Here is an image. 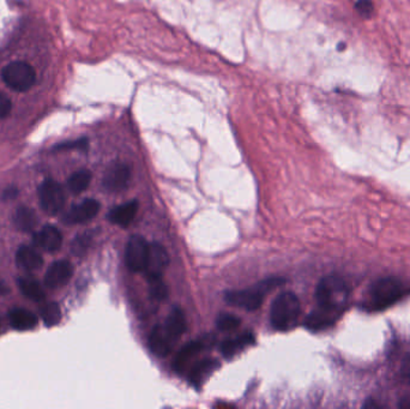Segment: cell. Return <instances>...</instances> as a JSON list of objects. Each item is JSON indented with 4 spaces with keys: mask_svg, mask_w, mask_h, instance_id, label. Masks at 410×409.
I'll return each mask as SVG.
<instances>
[{
    "mask_svg": "<svg viewBox=\"0 0 410 409\" xmlns=\"http://www.w3.org/2000/svg\"><path fill=\"white\" fill-rule=\"evenodd\" d=\"M137 211H139V202L131 200L113 208L108 214V220L121 227H127L130 223L134 221Z\"/></svg>",
    "mask_w": 410,
    "mask_h": 409,
    "instance_id": "16",
    "label": "cell"
},
{
    "mask_svg": "<svg viewBox=\"0 0 410 409\" xmlns=\"http://www.w3.org/2000/svg\"><path fill=\"white\" fill-rule=\"evenodd\" d=\"M149 243L143 236H132L125 250L126 266L131 272H143L147 264Z\"/></svg>",
    "mask_w": 410,
    "mask_h": 409,
    "instance_id": "7",
    "label": "cell"
},
{
    "mask_svg": "<svg viewBox=\"0 0 410 409\" xmlns=\"http://www.w3.org/2000/svg\"><path fill=\"white\" fill-rule=\"evenodd\" d=\"M301 304L294 293L285 292L277 295L271 305V325L278 331L294 329L299 322Z\"/></svg>",
    "mask_w": 410,
    "mask_h": 409,
    "instance_id": "3",
    "label": "cell"
},
{
    "mask_svg": "<svg viewBox=\"0 0 410 409\" xmlns=\"http://www.w3.org/2000/svg\"><path fill=\"white\" fill-rule=\"evenodd\" d=\"M208 346V341L206 340H197V341H191L188 343L186 346H184L180 351H179L178 356H175V360L173 363V369L175 372L181 374L184 369H186V365L197 356L199 354L205 347Z\"/></svg>",
    "mask_w": 410,
    "mask_h": 409,
    "instance_id": "15",
    "label": "cell"
},
{
    "mask_svg": "<svg viewBox=\"0 0 410 409\" xmlns=\"http://www.w3.org/2000/svg\"><path fill=\"white\" fill-rule=\"evenodd\" d=\"M398 406L402 407V408H410V397H404V399H402V401Z\"/></svg>",
    "mask_w": 410,
    "mask_h": 409,
    "instance_id": "34",
    "label": "cell"
},
{
    "mask_svg": "<svg viewBox=\"0 0 410 409\" xmlns=\"http://www.w3.org/2000/svg\"><path fill=\"white\" fill-rule=\"evenodd\" d=\"M98 211H100V203L96 200L89 198L73 205L71 209L64 215L63 221L66 225L88 223L98 215Z\"/></svg>",
    "mask_w": 410,
    "mask_h": 409,
    "instance_id": "10",
    "label": "cell"
},
{
    "mask_svg": "<svg viewBox=\"0 0 410 409\" xmlns=\"http://www.w3.org/2000/svg\"><path fill=\"white\" fill-rule=\"evenodd\" d=\"M10 324L14 329L19 331L32 330L37 325V317L32 311L26 308H12L9 312Z\"/></svg>",
    "mask_w": 410,
    "mask_h": 409,
    "instance_id": "18",
    "label": "cell"
},
{
    "mask_svg": "<svg viewBox=\"0 0 410 409\" xmlns=\"http://www.w3.org/2000/svg\"><path fill=\"white\" fill-rule=\"evenodd\" d=\"M216 324H217V328H219L220 330H222V331H232V330L238 329V328L240 327L241 320L240 318L235 316V315L221 313V315L217 317Z\"/></svg>",
    "mask_w": 410,
    "mask_h": 409,
    "instance_id": "26",
    "label": "cell"
},
{
    "mask_svg": "<svg viewBox=\"0 0 410 409\" xmlns=\"http://www.w3.org/2000/svg\"><path fill=\"white\" fill-rule=\"evenodd\" d=\"M90 241H91V236L88 234V233H84L82 236H77L71 245L72 252L77 254V256L84 254L85 251L90 246Z\"/></svg>",
    "mask_w": 410,
    "mask_h": 409,
    "instance_id": "28",
    "label": "cell"
},
{
    "mask_svg": "<svg viewBox=\"0 0 410 409\" xmlns=\"http://www.w3.org/2000/svg\"><path fill=\"white\" fill-rule=\"evenodd\" d=\"M406 293L404 285L396 277H383L371 286L366 299L365 310L367 311H383L393 304L400 302Z\"/></svg>",
    "mask_w": 410,
    "mask_h": 409,
    "instance_id": "2",
    "label": "cell"
},
{
    "mask_svg": "<svg viewBox=\"0 0 410 409\" xmlns=\"http://www.w3.org/2000/svg\"><path fill=\"white\" fill-rule=\"evenodd\" d=\"M1 78L11 89L24 93L35 85L36 72L28 62H12L3 67Z\"/></svg>",
    "mask_w": 410,
    "mask_h": 409,
    "instance_id": "5",
    "label": "cell"
},
{
    "mask_svg": "<svg viewBox=\"0 0 410 409\" xmlns=\"http://www.w3.org/2000/svg\"><path fill=\"white\" fill-rule=\"evenodd\" d=\"M39 200L42 210L48 215H57L65 205V192L60 184L47 179L39 187Z\"/></svg>",
    "mask_w": 410,
    "mask_h": 409,
    "instance_id": "6",
    "label": "cell"
},
{
    "mask_svg": "<svg viewBox=\"0 0 410 409\" xmlns=\"http://www.w3.org/2000/svg\"><path fill=\"white\" fill-rule=\"evenodd\" d=\"M254 343V335L252 333H245L239 335L237 338H228L223 341L221 345V351L226 358H233L237 356L238 353L244 351L246 347H249Z\"/></svg>",
    "mask_w": 410,
    "mask_h": 409,
    "instance_id": "19",
    "label": "cell"
},
{
    "mask_svg": "<svg viewBox=\"0 0 410 409\" xmlns=\"http://www.w3.org/2000/svg\"><path fill=\"white\" fill-rule=\"evenodd\" d=\"M166 325L173 331L178 338H181L184 331L186 329V320L184 312L179 307H174L170 311V316L166 320Z\"/></svg>",
    "mask_w": 410,
    "mask_h": 409,
    "instance_id": "24",
    "label": "cell"
},
{
    "mask_svg": "<svg viewBox=\"0 0 410 409\" xmlns=\"http://www.w3.org/2000/svg\"><path fill=\"white\" fill-rule=\"evenodd\" d=\"M178 336L165 324L157 325L149 336V347L157 356H166L173 351Z\"/></svg>",
    "mask_w": 410,
    "mask_h": 409,
    "instance_id": "8",
    "label": "cell"
},
{
    "mask_svg": "<svg viewBox=\"0 0 410 409\" xmlns=\"http://www.w3.org/2000/svg\"><path fill=\"white\" fill-rule=\"evenodd\" d=\"M281 279H269L260 282L252 288L239 289V290H229L224 294V299L229 305L240 307L247 311L258 310L262 306L264 298L269 290L281 285Z\"/></svg>",
    "mask_w": 410,
    "mask_h": 409,
    "instance_id": "4",
    "label": "cell"
},
{
    "mask_svg": "<svg viewBox=\"0 0 410 409\" xmlns=\"http://www.w3.org/2000/svg\"><path fill=\"white\" fill-rule=\"evenodd\" d=\"M40 315L46 327L58 325L62 320V310L57 303L45 304L44 306H41Z\"/></svg>",
    "mask_w": 410,
    "mask_h": 409,
    "instance_id": "25",
    "label": "cell"
},
{
    "mask_svg": "<svg viewBox=\"0 0 410 409\" xmlns=\"http://www.w3.org/2000/svg\"><path fill=\"white\" fill-rule=\"evenodd\" d=\"M364 407H366V408H370V407H380V405H377L373 400H368L366 402L365 405H364Z\"/></svg>",
    "mask_w": 410,
    "mask_h": 409,
    "instance_id": "36",
    "label": "cell"
},
{
    "mask_svg": "<svg viewBox=\"0 0 410 409\" xmlns=\"http://www.w3.org/2000/svg\"><path fill=\"white\" fill-rule=\"evenodd\" d=\"M91 182V173L88 169H80L72 174L71 177L67 180V186L70 189L72 193H82L89 186Z\"/></svg>",
    "mask_w": 410,
    "mask_h": 409,
    "instance_id": "23",
    "label": "cell"
},
{
    "mask_svg": "<svg viewBox=\"0 0 410 409\" xmlns=\"http://www.w3.org/2000/svg\"><path fill=\"white\" fill-rule=\"evenodd\" d=\"M15 223H16L18 229H21V231H33L37 225L35 211L26 205L19 207L15 213Z\"/></svg>",
    "mask_w": 410,
    "mask_h": 409,
    "instance_id": "22",
    "label": "cell"
},
{
    "mask_svg": "<svg viewBox=\"0 0 410 409\" xmlns=\"http://www.w3.org/2000/svg\"><path fill=\"white\" fill-rule=\"evenodd\" d=\"M402 378L410 384V353L403 359L401 367Z\"/></svg>",
    "mask_w": 410,
    "mask_h": 409,
    "instance_id": "32",
    "label": "cell"
},
{
    "mask_svg": "<svg viewBox=\"0 0 410 409\" xmlns=\"http://www.w3.org/2000/svg\"><path fill=\"white\" fill-rule=\"evenodd\" d=\"M18 193H19V190H18L17 187L10 186L3 191L1 198L4 200H15L18 196Z\"/></svg>",
    "mask_w": 410,
    "mask_h": 409,
    "instance_id": "33",
    "label": "cell"
},
{
    "mask_svg": "<svg viewBox=\"0 0 410 409\" xmlns=\"http://www.w3.org/2000/svg\"><path fill=\"white\" fill-rule=\"evenodd\" d=\"M17 284L21 292L28 299H30L33 302H37V303L45 300V290L37 281L28 279V277H21V279H18Z\"/></svg>",
    "mask_w": 410,
    "mask_h": 409,
    "instance_id": "21",
    "label": "cell"
},
{
    "mask_svg": "<svg viewBox=\"0 0 410 409\" xmlns=\"http://www.w3.org/2000/svg\"><path fill=\"white\" fill-rule=\"evenodd\" d=\"M341 316L342 315L336 313V312L328 311V310L318 307L317 310L311 312L308 318L305 320V327L311 331H321V330H326L332 327Z\"/></svg>",
    "mask_w": 410,
    "mask_h": 409,
    "instance_id": "14",
    "label": "cell"
},
{
    "mask_svg": "<svg viewBox=\"0 0 410 409\" xmlns=\"http://www.w3.org/2000/svg\"><path fill=\"white\" fill-rule=\"evenodd\" d=\"M219 367V363L215 359H205L196 364L190 374V382L193 387L199 388L204 383L205 379Z\"/></svg>",
    "mask_w": 410,
    "mask_h": 409,
    "instance_id": "20",
    "label": "cell"
},
{
    "mask_svg": "<svg viewBox=\"0 0 410 409\" xmlns=\"http://www.w3.org/2000/svg\"><path fill=\"white\" fill-rule=\"evenodd\" d=\"M350 295L347 282L336 275L323 277L317 286L316 299L318 307L342 315Z\"/></svg>",
    "mask_w": 410,
    "mask_h": 409,
    "instance_id": "1",
    "label": "cell"
},
{
    "mask_svg": "<svg viewBox=\"0 0 410 409\" xmlns=\"http://www.w3.org/2000/svg\"><path fill=\"white\" fill-rule=\"evenodd\" d=\"M11 107H12L11 100L4 93L0 92V119L9 116Z\"/></svg>",
    "mask_w": 410,
    "mask_h": 409,
    "instance_id": "31",
    "label": "cell"
},
{
    "mask_svg": "<svg viewBox=\"0 0 410 409\" xmlns=\"http://www.w3.org/2000/svg\"><path fill=\"white\" fill-rule=\"evenodd\" d=\"M33 243L40 249L45 250L47 252H55L63 245V236L58 228L52 225H47L36 232L33 238Z\"/></svg>",
    "mask_w": 410,
    "mask_h": 409,
    "instance_id": "13",
    "label": "cell"
},
{
    "mask_svg": "<svg viewBox=\"0 0 410 409\" xmlns=\"http://www.w3.org/2000/svg\"><path fill=\"white\" fill-rule=\"evenodd\" d=\"M16 262L24 270L34 272L42 267L44 258L41 257V254L36 252L35 250L30 246L23 245L16 252Z\"/></svg>",
    "mask_w": 410,
    "mask_h": 409,
    "instance_id": "17",
    "label": "cell"
},
{
    "mask_svg": "<svg viewBox=\"0 0 410 409\" xmlns=\"http://www.w3.org/2000/svg\"><path fill=\"white\" fill-rule=\"evenodd\" d=\"M73 275V267L69 261L54 262L46 272L45 285L47 288L55 289L66 285Z\"/></svg>",
    "mask_w": 410,
    "mask_h": 409,
    "instance_id": "11",
    "label": "cell"
},
{
    "mask_svg": "<svg viewBox=\"0 0 410 409\" xmlns=\"http://www.w3.org/2000/svg\"><path fill=\"white\" fill-rule=\"evenodd\" d=\"M131 169L126 164H116L108 168L103 177V186L109 191H121L129 185Z\"/></svg>",
    "mask_w": 410,
    "mask_h": 409,
    "instance_id": "12",
    "label": "cell"
},
{
    "mask_svg": "<svg viewBox=\"0 0 410 409\" xmlns=\"http://www.w3.org/2000/svg\"><path fill=\"white\" fill-rule=\"evenodd\" d=\"M170 257L162 245L152 243L149 245V254H148L147 264L144 268V275L148 280L162 277L166 268L168 267Z\"/></svg>",
    "mask_w": 410,
    "mask_h": 409,
    "instance_id": "9",
    "label": "cell"
},
{
    "mask_svg": "<svg viewBox=\"0 0 410 409\" xmlns=\"http://www.w3.org/2000/svg\"><path fill=\"white\" fill-rule=\"evenodd\" d=\"M9 292V287L5 285L4 282H1V281H0V295H5V294H8Z\"/></svg>",
    "mask_w": 410,
    "mask_h": 409,
    "instance_id": "35",
    "label": "cell"
},
{
    "mask_svg": "<svg viewBox=\"0 0 410 409\" xmlns=\"http://www.w3.org/2000/svg\"><path fill=\"white\" fill-rule=\"evenodd\" d=\"M148 281H149V292L152 298L155 300H163L168 297V287L162 280V277Z\"/></svg>",
    "mask_w": 410,
    "mask_h": 409,
    "instance_id": "27",
    "label": "cell"
},
{
    "mask_svg": "<svg viewBox=\"0 0 410 409\" xmlns=\"http://www.w3.org/2000/svg\"><path fill=\"white\" fill-rule=\"evenodd\" d=\"M355 9H357V12L362 17L371 18L373 15L375 6H373L372 0H357Z\"/></svg>",
    "mask_w": 410,
    "mask_h": 409,
    "instance_id": "29",
    "label": "cell"
},
{
    "mask_svg": "<svg viewBox=\"0 0 410 409\" xmlns=\"http://www.w3.org/2000/svg\"><path fill=\"white\" fill-rule=\"evenodd\" d=\"M88 148V139L85 138H80L77 141H72V142L63 143V144H59L55 147V149L58 150H71V149H80V150H84Z\"/></svg>",
    "mask_w": 410,
    "mask_h": 409,
    "instance_id": "30",
    "label": "cell"
}]
</instances>
